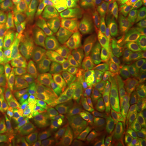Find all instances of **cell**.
<instances>
[{"label": "cell", "instance_id": "7", "mask_svg": "<svg viewBox=\"0 0 146 146\" xmlns=\"http://www.w3.org/2000/svg\"><path fill=\"white\" fill-rule=\"evenodd\" d=\"M41 19V11L33 0H18L0 10V28L7 33L34 34Z\"/></svg>", "mask_w": 146, "mask_h": 146}, {"label": "cell", "instance_id": "21", "mask_svg": "<svg viewBox=\"0 0 146 146\" xmlns=\"http://www.w3.org/2000/svg\"><path fill=\"white\" fill-rule=\"evenodd\" d=\"M104 146H133L131 145H129L127 143H126L124 141H119V140H114V139H110V140H106L105 142Z\"/></svg>", "mask_w": 146, "mask_h": 146}, {"label": "cell", "instance_id": "20", "mask_svg": "<svg viewBox=\"0 0 146 146\" xmlns=\"http://www.w3.org/2000/svg\"><path fill=\"white\" fill-rule=\"evenodd\" d=\"M71 1L78 7V9L84 18L88 14L91 6L94 3V0H71Z\"/></svg>", "mask_w": 146, "mask_h": 146}, {"label": "cell", "instance_id": "11", "mask_svg": "<svg viewBox=\"0 0 146 146\" xmlns=\"http://www.w3.org/2000/svg\"><path fill=\"white\" fill-rule=\"evenodd\" d=\"M80 68L81 66L77 60L56 74L47 76L50 91L54 99L65 102L71 97L76 87Z\"/></svg>", "mask_w": 146, "mask_h": 146}, {"label": "cell", "instance_id": "15", "mask_svg": "<svg viewBox=\"0 0 146 146\" xmlns=\"http://www.w3.org/2000/svg\"><path fill=\"white\" fill-rule=\"evenodd\" d=\"M123 48L137 59H146V16L135 22L125 40Z\"/></svg>", "mask_w": 146, "mask_h": 146}, {"label": "cell", "instance_id": "6", "mask_svg": "<svg viewBox=\"0 0 146 146\" xmlns=\"http://www.w3.org/2000/svg\"><path fill=\"white\" fill-rule=\"evenodd\" d=\"M84 27V17L71 0H63L57 7L41 19L36 35L57 36L76 41Z\"/></svg>", "mask_w": 146, "mask_h": 146}, {"label": "cell", "instance_id": "25", "mask_svg": "<svg viewBox=\"0 0 146 146\" xmlns=\"http://www.w3.org/2000/svg\"><path fill=\"white\" fill-rule=\"evenodd\" d=\"M128 1L129 0H115L116 5L118 6L119 7H123V6L127 5V3H128Z\"/></svg>", "mask_w": 146, "mask_h": 146}, {"label": "cell", "instance_id": "13", "mask_svg": "<svg viewBox=\"0 0 146 146\" xmlns=\"http://www.w3.org/2000/svg\"><path fill=\"white\" fill-rule=\"evenodd\" d=\"M25 89L18 82L15 70L0 71V110L12 111Z\"/></svg>", "mask_w": 146, "mask_h": 146}, {"label": "cell", "instance_id": "14", "mask_svg": "<svg viewBox=\"0 0 146 146\" xmlns=\"http://www.w3.org/2000/svg\"><path fill=\"white\" fill-rule=\"evenodd\" d=\"M22 42L7 33L0 41V71L16 70L21 62Z\"/></svg>", "mask_w": 146, "mask_h": 146}, {"label": "cell", "instance_id": "4", "mask_svg": "<svg viewBox=\"0 0 146 146\" xmlns=\"http://www.w3.org/2000/svg\"><path fill=\"white\" fill-rule=\"evenodd\" d=\"M46 102L38 88L25 89L13 109L7 145L24 146L33 137L44 118Z\"/></svg>", "mask_w": 146, "mask_h": 146}, {"label": "cell", "instance_id": "3", "mask_svg": "<svg viewBox=\"0 0 146 146\" xmlns=\"http://www.w3.org/2000/svg\"><path fill=\"white\" fill-rule=\"evenodd\" d=\"M116 6L115 0L94 1L85 16L83 32L76 41L80 66H94L99 61Z\"/></svg>", "mask_w": 146, "mask_h": 146}, {"label": "cell", "instance_id": "12", "mask_svg": "<svg viewBox=\"0 0 146 146\" xmlns=\"http://www.w3.org/2000/svg\"><path fill=\"white\" fill-rule=\"evenodd\" d=\"M138 18V16L127 6L119 7L106 42V53L107 56L121 47Z\"/></svg>", "mask_w": 146, "mask_h": 146}, {"label": "cell", "instance_id": "8", "mask_svg": "<svg viewBox=\"0 0 146 146\" xmlns=\"http://www.w3.org/2000/svg\"><path fill=\"white\" fill-rule=\"evenodd\" d=\"M36 36L40 43L42 68L46 77L60 72L78 58V45L72 39L57 36L40 37L37 35Z\"/></svg>", "mask_w": 146, "mask_h": 146}, {"label": "cell", "instance_id": "23", "mask_svg": "<svg viewBox=\"0 0 146 146\" xmlns=\"http://www.w3.org/2000/svg\"><path fill=\"white\" fill-rule=\"evenodd\" d=\"M16 1H18V0H0V10L4 8L7 6L15 3Z\"/></svg>", "mask_w": 146, "mask_h": 146}, {"label": "cell", "instance_id": "9", "mask_svg": "<svg viewBox=\"0 0 146 146\" xmlns=\"http://www.w3.org/2000/svg\"><path fill=\"white\" fill-rule=\"evenodd\" d=\"M16 76L23 89L38 88L44 84L40 43L36 33L26 36L22 42V55Z\"/></svg>", "mask_w": 146, "mask_h": 146}, {"label": "cell", "instance_id": "17", "mask_svg": "<svg viewBox=\"0 0 146 146\" xmlns=\"http://www.w3.org/2000/svg\"><path fill=\"white\" fill-rule=\"evenodd\" d=\"M11 111L0 110V146H6L10 138V117Z\"/></svg>", "mask_w": 146, "mask_h": 146}, {"label": "cell", "instance_id": "1", "mask_svg": "<svg viewBox=\"0 0 146 146\" xmlns=\"http://www.w3.org/2000/svg\"><path fill=\"white\" fill-rule=\"evenodd\" d=\"M106 141L97 102L96 79L86 77L67 100L56 146H104Z\"/></svg>", "mask_w": 146, "mask_h": 146}, {"label": "cell", "instance_id": "22", "mask_svg": "<svg viewBox=\"0 0 146 146\" xmlns=\"http://www.w3.org/2000/svg\"><path fill=\"white\" fill-rule=\"evenodd\" d=\"M38 138H39V131H36V134L33 136L30 141L27 143L24 146H37V143H38Z\"/></svg>", "mask_w": 146, "mask_h": 146}, {"label": "cell", "instance_id": "18", "mask_svg": "<svg viewBox=\"0 0 146 146\" xmlns=\"http://www.w3.org/2000/svg\"><path fill=\"white\" fill-rule=\"evenodd\" d=\"M63 0H33L41 13L46 16L55 9Z\"/></svg>", "mask_w": 146, "mask_h": 146}, {"label": "cell", "instance_id": "10", "mask_svg": "<svg viewBox=\"0 0 146 146\" xmlns=\"http://www.w3.org/2000/svg\"><path fill=\"white\" fill-rule=\"evenodd\" d=\"M66 103L67 101L60 102L53 98H47L45 115L38 128L39 138L37 146H56L58 130Z\"/></svg>", "mask_w": 146, "mask_h": 146}, {"label": "cell", "instance_id": "2", "mask_svg": "<svg viewBox=\"0 0 146 146\" xmlns=\"http://www.w3.org/2000/svg\"><path fill=\"white\" fill-rule=\"evenodd\" d=\"M96 96L105 130L136 145L134 127L140 106L134 98L106 74L96 78Z\"/></svg>", "mask_w": 146, "mask_h": 146}, {"label": "cell", "instance_id": "19", "mask_svg": "<svg viewBox=\"0 0 146 146\" xmlns=\"http://www.w3.org/2000/svg\"><path fill=\"white\" fill-rule=\"evenodd\" d=\"M127 7L139 16H146V0H129Z\"/></svg>", "mask_w": 146, "mask_h": 146}, {"label": "cell", "instance_id": "5", "mask_svg": "<svg viewBox=\"0 0 146 146\" xmlns=\"http://www.w3.org/2000/svg\"><path fill=\"white\" fill-rule=\"evenodd\" d=\"M106 75L126 89L140 106L146 108V82L135 58L119 47L108 55Z\"/></svg>", "mask_w": 146, "mask_h": 146}, {"label": "cell", "instance_id": "24", "mask_svg": "<svg viewBox=\"0 0 146 146\" xmlns=\"http://www.w3.org/2000/svg\"><path fill=\"white\" fill-rule=\"evenodd\" d=\"M140 70H141V72L142 74V76L144 80H145L146 82V59L143 60V62L141 64V68H140Z\"/></svg>", "mask_w": 146, "mask_h": 146}, {"label": "cell", "instance_id": "26", "mask_svg": "<svg viewBox=\"0 0 146 146\" xmlns=\"http://www.w3.org/2000/svg\"><path fill=\"white\" fill-rule=\"evenodd\" d=\"M6 35H7V33L3 31V30H1V29H0V41H1Z\"/></svg>", "mask_w": 146, "mask_h": 146}, {"label": "cell", "instance_id": "16", "mask_svg": "<svg viewBox=\"0 0 146 146\" xmlns=\"http://www.w3.org/2000/svg\"><path fill=\"white\" fill-rule=\"evenodd\" d=\"M134 131L136 145L146 146V108L138 111Z\"/></svg>", "mask_w": 146, "mask_h": 146}]
</instances>
